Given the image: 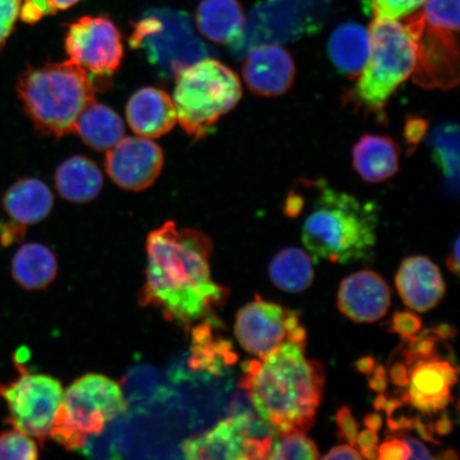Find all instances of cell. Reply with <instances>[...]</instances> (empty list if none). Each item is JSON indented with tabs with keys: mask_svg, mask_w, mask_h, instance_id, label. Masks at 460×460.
I'll use <instances>...</instances> for the list:
<instances>
[{
	"mask_svg": "<svg viewBox=\"0 0 460 460\" xmlns=\"http://www.w3.org/2000/svg\"><path fill=\"white\" fill-rule=\"evenodd\" d=\"M38 457L39 448L32 437L17 429L0 434V459L34 460Z\"/></svg>",
	"mask_w": 460,
	"mask_h": 460,
	"instance_id": "cell-33",
	"label": "cell"
},
{
	"mask_svg": "<svg viewBox=\"0 0 460 460\" xmlns=\"http://www.w3.org/2000/svg\"><path fill=\"white\" fill-rule=\"evenodd\" d=\"M411 450L404 440L388 438L378 447V459L405 460L410 459Z\"/></svg>",
	"mask_w": 460,
	"mask_h": 460,
	"instance_id": "cell-39",
	"label": "cell"
},
{
	"mask_svg": "<svg viewBox=\"0 0 460 460\" xmlns=\"http://www.w3.org/2000/svg\"><path fill=\"white\" fill-rule=\"evenodd\" d=\"M412 429H416L420 436H421L424 440L436 442L433 435V429H431L430 427H428L427 424H424L421 420H412Z\"/></svg>",
	"mask_w": 460,
	"mask_h": 460,
	"instance_id": "cell-47",
	"label": "cell"
},
{
	"mask_svg": "<svg viewBox=\"0 0 460 460\" xmlns=\"http://www.w3.org/2000/svg\"><path fill=\"white\" fill-rule=\"evenodd\" d=\"M131 49H141L149 62L166 76L175 77L182 67L212 56V49L194 31L183 11L152 9L134 26Z\"/></svg>",
	"mask_w": 460,
	"mask_h": 460,
	"instance_id": "cell-8",
	"label": "cell"
},
{
	"mask_svg": "<svg viewBox=\"0 0 460 460\" xmlns=\"http://www.w3.org/2000/svg\"><path fill=\"white\" fill-rule=\"evenodd\" d=\"M306 345L285 341L261 360L245 361L239 387L276 435L305 434L315 423L324 367L305 358Z\"/></svg>",
	"mask_w": 460,
	"mask_h": 460,
	"instance_id": "cell-2",
	"label": "cell"
},
{
	"mask_svg": "<svg viewBox=\"0 0 460 460\" xmlns=\"http://www.w3.org/2000/svg\"><path fill=\"white\" fill-rule=\"evenodd\" d=\"M377 444V433L371 429L362 430L356 439V445L360 448L362 458L376 459L378 456Z\"/></svg>",
	"mask_w": 460,
	"mask_h": 460,
	"instance_id": "cell-40",
	"label": "cell"
},
{
	"mask_svg": "<svg viewBox=\"0 0 460 460\" xmlns=\"http://www.w3.org/2000/svg\"><path fill=\"white\" fill-rule=\"evenodd\" d=\"M373 376L369 379V386L376 393L383 394L387 389L386 371L383 366L374 367Z\"/></svg>",
	"mask_w": 460,
	"mask_h": 460,
	"instance_id": "cell-45",
	"label": "cell"
},
{
	"mask_svg": "<svg viewBox=\"0 0 460 460\" xmlns=\"http://www.w3.org/2000/svg\"><path fill=\"white\" fill-rule=\"evenodd\" d=\"M400 148L391 137L365 135L353 148V166L367 182L381 183L399 171Z\"/></svg>",
	"mask_w": 460,
	"mask_h": 460,
	"instance_id": "cell-22",
	"label": "cell"
},
{
	"mask_svg": "<svg viewBox=\"0 0 460 460\" xmlns=\"http://www.w3.org/2000/svg\"><path fill=\"white\" fill-rule=\"evenodd\" d=\"M270 278L280 290L298 293L314 283L313 258L296 247H288L276 255L269 267Z\"/></svg>",
	"mask_w": 460,
	"mask_h": 460,
	"instance_id": "cell-29",
	"label": "cell"
},
{
	"mask_svg": "<svg viewBox=\"0 0 460 460\" xmlns=\"http://www.w3.org/2000/svg\"><path fill=\"white\" fill-rule=\"evenodd\" d=\"M245 56L243 77L252 93L275 97L290 90L296 78V66L285 49L272 43L258 44Z\"/></svg>",
	"mask_w": 460,
	"mask_h": 460,
	"instance_id": "cell-17",
	"label": "cell"
},
{
	"mask_svg": "<svg viewBox=\"0 0 460 460\" xmlns=\"http://www.w3.org/2000/svg\"><path fill=\"white\" fill-rule=\"evenodd\" d=\"M356 367H358L359 372L369 376V374L373 372L374 367H376V360H374L372 358H361L356 362Z\"/></svg>",
	"mask_w": 460,
	"mask_h": 460,
	"instance_id": "cell-50",
	"label": "cell"
},
{
	"mask_svg": "<svg viewBox=\"0 0 460 460\" xmlns=\"http://www.w3.org/2000/svg\"><path fill=\"white\" fill-rule=\"evenodd\" d=\"M434 333L441 339H451L456 335V331L450 325L440 324L435 327Z\"/></svg>",
	"mask_w": 460,
	"mask_h": 460,
	"instance_id": "cell-51",
	"label": "cell"
},
{
	"mask_svg": "<svg viewBox=\"0 0 460 460\" xmlns=\"http://www.w3.org/2000/svg\"><path fill=\"white\" fill-rule=\"evenodd\" d=\"M452 429L453 423L447 416L442 417L435 425L436 433L441 436L450 434Z\"/></svg>",
	"mask_w": 460,
	"mask_h": 460,
	"instance_id": "cell-49",
	"label": "cell"
},
{
	"mask_svg": "<svg viewBox=\"0 0 460 460\" xmlns=\"http://www.w3.org/2000/svg\"><path fill=\"white\" fill-rule=\"evenodd\" d=\"M395 284L402 302L418 313L436 307L446 292L439 268L422 256L410 257L402 262Z\"/></svg>",
	"mask_w": 460,
	"mask_h": 460,
	"instance_id": "cell-19",
	"label": "cell"
},
{
	"mask_svg": "<svg viewBox=\"0 0 460 460\" xmlns=\"http://www.w3.org/2000/svg\"><path fill=\"white\" fill-rule=\"evenodd\" d=\"M191 348V365L194 369L224 376L237 362V355L228 341L215 335L214 321L206 320L194 327Z\"/></svg>",
	"mask_w": 460,
	"mask_h": 460,
	"instance_id": "cell-26",
	"label": "cell"
},
{
	"mask_svg": "<svg viewBox=\"0 0 460 460\" xmlns=\"http://www.w3.org/2000/svg\"><path fill=\"white\" fill-rule=\"evenodd\" d=\"M126 407L118 383L101 374H86L63 394L49 437L67 450H83L86 438L102 434Z\"/></svg>",
	"mask_w": 460,
	"mask_h": 460,
	"instance_id": "cell-7",
	"label": "cell"
},
{
	"mask_svg": "<svg viewBox=\"0 0 460 460\" xmlns=\"http://www.w3.org/2000/svg\"><path fill=\"white\" fill-rule=\"evenodd\" d=\"M323 459H362L361 454L352 446H338L323 456Z\"/></svg>",
	"mask_w": 460,
	"mask_h": 460,
	"instance_id": "cell-42",
	"label": "cell"
},
{
	"mask_svg": "<svg viewBox=\"0 0 460 460\" xmlns=\"http://www.w3.org/2000/svg\"><path fill=\"white\" fill-rule=\"evenodd\" d=\"M197 24L211 42L232 44L243 32V7L238 0H203L197 10Z\"/></svg>",
	"mask_w": 460,
	"mask_h": 460,
	"instance_id": "cell-25",
	"label": "cell"
},
{
	"mask_svg": "<svg viewBox=\"0 0 460 460\" xmlns=\"http://www.w3.org/2000/svg\"><path fill=\"white\" fill-rule=\"evenodd\" d=\"M57 191L71 203L84 204L102 191L103 177L93 161L83 156L67 159L56 171Z\"/></svg>",
	"mask_w": 460,
	"mask_h": 460,
	"instance_id": "cell-24",
	"label": "cell"
},
{
	"mask_svg": "<svg viewBox=\"0 0 460 460\" xmlns=\"http://www.w3.org/2000/svg\"><path fill=\"white\" fill-rule=\"evenodd\" d=\"M272 447L269 459H318L319 450L314 441L301 433L279 436Z\"/></svg>",
	"mask_w": 460,
	"mask_h": 460,
	"instance_id": "cell-32",
	"label": "cell"
},
{
	"mask_svg": "<svg viewBox=\"0 0 460 460\" xmlns=\"http://www.w3.org/2000/svg\"><path fill=\"white\" fill-rule=\"evenodd\" d=\"M75 132L86 146L102 152L123 139L125 126L111 108L94 102L80 115Z\"/></svg>",
	"mask_w": 460,
	"mask_h": 460,
	"instance_id": "cell-28",
	"label": "cell"
},
{
	"mask_svg": "<svg viewBox=\"0 0 460 460\" xmlns=\"http://www.w3.org/2000/svg\"><path fill=\"white\" fill-rule=\"evenodd\" d=\"M339 438L355 447L359 433V424L356 421L352 411L347 406L339 408L336 413Z\"/></svg>",
	"mask_w": 460,
	"mask_h": 460,
	"instance_id": "cell-38",
	"label": "cell"
},
{
	"mask_svg": "<svg viewBox=\"0 0 460 460\" xmlns=\"http://www.w3.org/2000/svg\"><path fill=\"white\" fill-rule=\"evenodd\" d=\"M425 25L437 31L459 32V0H427Z\"/></svg>",
	"mask_w": 460,
	"mask_h": 460,
	"instance_id": "cell-31",
	"label": "cell"
},
{
	"mask_svg": "<svg viewBox=\"0 0 460 460\" xmlns=\"http://www.w3.org/2000/svg\"><path fill=\"white\" fill-rule=\"evenodd\" d=\"M431 155L453 193L459 187V128L456 123H442L429 136Z\"/></svg>",
	"mask_w": 460,
	"mask_h": 460,
	"instance_id": "cell-30",
	"label": "cell"
},
{
	"mask_svg": "<svg viewBox=\"0 0 460 460\" xmlns=\"http://www.w3.org/2000/svg\"><path fill=\"white\" fill-rule=\"evenodd\" d=\"M422 321L418 315L410 312L395 313L391 321V329L402 339L411 342L418 337L421 331Z\"/></svg>",
	"mask_w": 460,
	"mask_h": 460,
	"instance_id": "cell-36",
	"label": "cell"
},
{
	"mask_svg": "<svg viewBox=\"0 0 460 460\" xmlns=\"http://www.w3.org/2000/svg\"><path fill=\"white\" fill-rule=\"evenodd\" d=\"M427 0H366L365 9L374 20H398L416 13Z\"/></svg>",
	"mask_w": 460,
	"mask_h": 460,
	"instance_id": "cell-34",
	"label": "cell"
},
{
	"mask_svg": "<svg viewBox=\"0 0 460 460\" xmlns=\"http://www.w3.org/2000/svg\"><path fill=\"white\" fill-rule=\"evenodd\" d=\"M3 203L10 222L26 230L28 226L43 221L50 214L54 195L37 178H22L7 190Z\"/></svg>",
	"mask_w": 460,
	"mask_h": 460,
	"instance_id": "cell-21",
	"label": "cell"
},
{
	"mask_svg": "<svg viewBox=\"0 0 460 460\" xmlns=\"http://www.w3.org/2000/svg\"><path fill=\"white\" fill-rule=\"evenodd\" d=\"M11 272L16 283L26 290H42L53 283L58 272L54 252L40 243L22 245L15 252Z\"/></svg>",
	"mask_w": 460,
	"mask_h": 460,
	"instance_id": "cell-27",
	"label": "cell"
},
{
	"mask_svg": "<svg viewBox=\"0 0 460 460\" xmlns=\"http://www.w3.org/2000/svg\"><path fill=\"white\" fill-rule=\"evenodd\" d=\"M405 361L408 385L402 401L425 415L444 411L452 401L451 391L457 383L456 367L450 361L436 358V355Z\"/></svg>",
	"mask_w": 460,
	"mask_h": 460,
	"instance_id": "cell-15",
	"label": "cell"
},
{
	"mask_svg": "<svg viewBox=\"0 0 460 460\" xmlns=\"http://www.w3.org/2000/svg\"><path fill=\"white\" fill-rule=\"evenodd\" d=\"M276 433L254 407L233 411L206 433L183 442L189 459H269Z\"/></svg>",
	"mask_w": 460,
	"mask_h": 460,
	"instance_id": "cell-9",
	"label": "cell"
},
{
	"mask_svg": "<svg viewBox=\"0 0 460 460\" xmlns=\"http://www.w3.org/2000/svg\"><path fill=\"white\" fill-rule=\"evenodd\" d=\"M63 394L58 379L27 370L14 381L0 385V398L9 411L8 423L41 444L50 435Z\"/></svg>",
	"mask_w": 460,
	"mask_h": 460,
	"instance_id": "cell-10",
	"label": "cell"
},
{
	"mask_svg": "<svg viewBox=\"0 0 460 460\" xmlns=\"http://www.w3.org/2000/svg\"><path fill=\"white\" fill-rule=\"evenodd\" d=\"M56 11L51 0H22L20 19L27 24H36L42 17L55 14Z\"/></svg>",
	"mask_w": 460,
	"mask_h": 460,
	"instance_id": "cell-37",
	"label": "cell"
},
{
	"mask_svg": "<svg viewBox=\"0 0 460 460\" xmlns=\"http://www.w3.org/2000/svg\"><path fill=\"white\" fill-rule=\"evenodd\" d=\"M212 241L199 230L178 228L168 221L148 234L143 306H154L166 319L189 327L226 301L228 289L211 279Z\"/></svg>",
	"mask_w": 460,
	"mask_h": 460,
	"instance_id": "cell-1",
	"label": "cell"
},
{
	"mask_svg": "<svg viewBox=\"0 0 460 460\" xmlns=\"http://www.w3.org/2000/svg\"><path fill=\"white\" fill-rule=\"evenodd\" d=\"M438 458L447 459V460L458 459V456L456 451L447 450V451L442 453Z\"/></svg>",
	"mask_w": 460,
	"mask_h": 460,
	"instance_id": "cell-54",
	"label": "cell"
},
{
	"mask_svg": "<svg viewBox=\"0 0 460 460\" xmlns=\"http://www.w3.org/2000/svg\"><path fill=\"white\" fill-rule=\"evenodd\" d=\"M79 2H82V0H51L57 10H66Z\"/></svg>",
	"mask_w": 460,
	"mask_h": 460,
	"instance_id": "cell-52",
	"label": "cell"
},
{
	"mask_svg": "<svg viewBox=\"0 0 460 460\" xmlns=\"http://www.w3.org/2000/svg\"><path fill=\"white\" fill-rule=\"evenodd\" d=\"M327 51L339 72L349 77L358 76L370 55L369 31L356 22L339 26L332 33Z\"/></svg>",
	"mask_w": 460,
	"mask_h": 460,
	"instance_id": "cell-23",
	"label": "cell"
},
{
	"mask_svg": "<svg viewBox=\"0 0 460 460\" xmlns=\"http://www.w3.org/2000/svg\"><path fill=\"white\" fill-rule=\"evenodd\" d=\"M312 208L302 226V241L314 262L367 261L376 244L378 208L373 201L315 182Z\"/></svg>",
	"mask_w": 460,
	"mask_h": 460,
	"instance_id": "cell-3",
	"label": "cell"
},
{
	"mask_svg": "<svg viewBox=\"0 0 460 460\" xmlns=\"http://www.w3.org/2000/svg\"><path fill=\"white\" fill-rule=\"evenodd\" d=\"M447 267L453 274L458 275L459 273V238L457 237L454 243L453 252L448 256L447 261Z\"/></svg>",
	"mask_w": 460,
	"mask_h": 460,
	"instance_id": "cell-46",
	"label": "cell"
},
{
	"mask_svg": "<svg viewBox=\"0 0 460 460\" xmlns=\"http://www.w3.org/2000/svg\"><path fill=\"white\" fill-rule=\"evenodd\" d=\"M365 425L367 429L377 431L383 427V418L378 413H369L365 418Z\"/></svg>",
	"mask_w": 460,
	"mask_h": 460,
	"instance_id": "cell-48",
	"label": "cell"
},
{
	"mask_svg": "<svg viewBox=\"0 0 460 460\" xmlns=\"http://www.w3.org/2000/svg\"><path fill=\"white\" fill-rule=\"evenodd\" d=\"M66 51L90 75L109 77L122 63V34L105 16H84L68 25Z\"/></svg>",
	"mask_w": 460,
	"mask_h": 460,
	"instance_id": "cell-13",
	"label": "cell"
},
{
	"mask_svg": "<svg viewBox=\"0 0 460 460\" xmlns=\"http://www.w3.org/2000/svg\"><path fill=\"white\" fill-rule=\"evenodd\" d=\"M390 381L395 385V386L401 388H406L408 385V369L406 365L402 362H395L390 367Z\"/></svg>",
	"mask_w": 460,
	"mask_h": 460,
	"instance_id": "cell-43",
	"label": "cell"
},
{
	"mask_svg": "<svg viewBox=\"0 0 460 460\" xmlns=\"http://www.w3.org/2000/svg\"><path fill=\"white\" fill-rule=\"evenodd\" d=\"M338 307L356 323H374L388 313L389 287L381 276L367 270L349 275L339 288Z\"/></svg>",
	"mask_w": 460,
	"mask_h": 460,
	"instance_id": "cell-18",
	"label": "cell"
},
{
	"mask_svg": "<svg viewBox=\"0 0 460 460\" xmlns=\"http://www.w3.org/2000/svg\"><path fill=\"white\" fill-rule=\"evenodd\" d=\"M22 0H0V51L14 31L20 19Z\"/></svg>",
	"mask_w": 460,
	"mask_h": 460,
	"instance_id": "cell-35",
	"label": "cell"
},
{
	"mask_svg": "<svg viewBox=\"0 0 460 460\" xmlns=\"http://www.w3.org/2000/svg\"><path fill=\"white\" fill-rule=\"evenodd\" d=\"M404 441L407 446L410 447L411 456L410 459H434V456H431L428 447H425L422 442H420L416 438H412V437H404Z\"/></svg>",
	"mask_w": 460,
	"mask_h": 460,
	"instance_id": "cell-44",
	"label": "cell"
},
{
	"mask_svg": "<svg viewBox=\"0 0 460 460\" xmlns=\"http://www.w3.org/2000/svg\"><path fill=\"white\" fill-rule=\"evenodd\" d=\"M387 398L384 394H379L376 401H374V407L376 411H384L385 405H386Z\"/></svg>",
	"mask_w": 460,
	"mask_h": 460,
	"instance_id": "cell-53",
	"label": "cell"
},
{
	"mask_svg": "<svg viewBox=\"0 0 460 460\" xmlns=\"http://www.w3.org/2000/svg\"><path fill=\"white\" fill-rule=\"evenodd\" d=\"M126 118L130 128L147 139L168 134L177 122L175 105L170 95L151 86L137 91L130 97Z\"/></svg>",
	"mask_w": 460,
	"mask_h": 460,
	"instance_id": "cell-20",
	"label": "cell"
},
{
	"mask_svg": "<svg viewBox=\"0 0 460 460\" xmlns=\"http://www.w3.org/2000/svg\"><path fill=\"white\" fill-rule=\"evenodd\" d=\"M413 82L425 89L447 90L459 83L458 33L424 24L418 42Z\"/></svg>",
	"mask_w": 460,
	"mask_h": 460,
	"instance_id": "cell-16",
	"label": "cell"
},
{
	"mask_svg": "<svg viewBox=\"0 0 460 460\" xmlns=\"http://www.w3.org/2000/svg\"><path fill=\"white\" fill-rule=\"evenodd\" d=\"M234 335L241 347L259 359L266 358L287 341L306 345L307 339L297 313L259 297L240 309Z\"/></svg>",
	"mask_w": 460,
	"mask_h": 460,
	"instance_id": "cell-12",
	"label": "cell"
},
{
	"mask_svg": "<svg viewBox=\"0 0 460 460\" xmlns=\"http://www.w3.org/2000/svg\"><path fill=\"white\" fill-rule=\"evenodd\" d=\"M175 80L172 102L177 120L197 140L208 136L217 120L243 97L237 74L210 57L182 67Z\"/></svg>",
	"mask_w": 460,
	"mask_h": 460,
	"instance_id": "cell-6",
	"label": "cell"
},
{
	"mask_svg": "<svg viewBox=\"0 0 460 460\" xmlns=\"http://www.w3.org/2000/svg\"><path fill=\"white\" fill-rule=\"evenodd\" d=\"M424 24L423 11L419 10L402 19L372 22L370 55L354 90L360 106L383 111L391 95L412 75Z\"/></svg>",
	"mask_w": 460,
	"mask_h": 460,
	"instance_id": "cell-5",
	"label": "cell"
},
{
	"mask_svg": "<svg viewBox=\"0 0 460 460\" xmlns=\"http://www.w3.org/2000/svg\"><path fill=\"white\" fill-rule=\"evenodd\" d=\"M427 120L422 119H411L405 126V140L410 146H416L427 132Z\"/></svg>",
	"mask_w": 460,
	"mask_h": 460,
	"instance_id": "cell-41",
	"label": "cell"
},
{
	"mask_svg": "<svg viewBox=\"0 0 460 460\" xmlns=\"http://www.w3.org/2000/svg\"><path fill=\"white\" fill-rule=\"evenodd\" d=\"M164 152L144 137H123L106 155L108 175L129 191H142L153 185L164 168Z\"/></svg>",
	"mask_w": 460,
	"mask_h": 460,
	"instance_id": "cell-14",
	"label": "cell"
},
{
	"mask_svg": "<svg viewBox=\"0 0 460 460\" xmlns=\"http://www.w3.org/2000/svg\"><path fill=\"white\" fill-rule=\"evenodd\" d=\"M319 27L320 16L315 14L312 0H264L252 9L230 50L240 59L252 46L295 41Z\"/></svg>",
	"mask_w": 460,
	"mask_h": 460,
	"instance_id": "cell-11",
	"label": "cell"
},
{
	"mask_svg": "<svg viewBox=\"0 0 460 460\" xmlns=\"http://www.w3.org/2000/svg\"><path fill=\"white\" fill-rule=\"evenodd\" d=\"M16 88L34 128L57 139L75 132L80 115L96 97L91 75L72 60L28 67Z\"/></svg>",
	"mask_w": 460,
	"mask_h": 460,
	"instance_id": "cell-4",
	"label": "cell"
}]
</instances>
